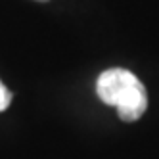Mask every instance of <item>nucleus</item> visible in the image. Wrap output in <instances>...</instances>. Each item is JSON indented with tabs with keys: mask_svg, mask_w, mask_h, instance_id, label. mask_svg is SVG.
I'll return each mask as SVG.
<instances>
[{
	"mask_svg": "<svg viewBox=\"0 0 159 159\" xmlns=\"http://www.w3.org/2000/svg\"><path fill=\"white\" fill-rule=\"evenodd\" d=\"M10 102H12V92L0 83V111H4L10 106Z\"/></svg>",
	"mask_w": 159,
	"mask_h": 159,
	"instance_id": "nucleus-2",
	"label": "nucleus"
},
{
	"mask_svg": "<svg viewBox=\"0 0 159 159\" xmlns=\"http://www.w3.org/2000/svg\"><path fill=\"white\" fill-rule=\"evenodd\" d=\"M39 2H46V0H39Z\"/></svg>",
	"mask_w": 159,
	"mask_h": 159,
	"instance_id": "nucleus-3",
	"label": "nucleus"
},
{
	"mask_svg": "<svg viewBox=\"0 0 159 159\" xmlns=\"http://www.w3.org/2000/svg\"><path fill=\"white\" fill-rule=\"evenodd\" d=\"M98 98L107 106L117 107V115L127 121H138L148 109V92L142 81L123 67L104 71L96 83Z\"/></svg>",
	"mask_w": 159,
	"mask_h": 159,
	"instance_id": "nucleus-1",
	"label": "nucleus"
}]
</instances>
